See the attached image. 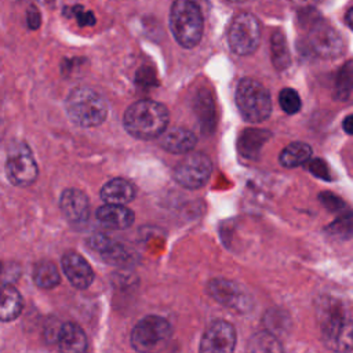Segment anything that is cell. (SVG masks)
Listing matches in <instances>:
<instances>
[{
    "label": "cell",
    "mask_w": 353,
    "mask_h": 353,
    "mask_svg": "<svg viewBox=\"0 0 353 353\" xmlns=\"http://www.w3.org/2000/svg\"><path fill=\"white\" fill-rule=\"evenodd\" d=\"M123 124L125 131L137 139H154L167 131L168 110L160 102L142 99L128 106Z\"/></svg>",
    "instance_id": "6da1fadb"
},
{
    "label": "cell",
    "mask_w": 353,
    "mask_h": 353,
    "mask_svg": "<svg viewBox=\"0 0 353 353\" xmlns=\"http://www.w3.org/2000/svg\"><path fill=\"white\" fill-rule=\"evenodd\" d=\"M320 331L323 343L330 350L335 353L353 350V320L332 299H325L320 309Z\"/></svg>",
    "instance_id": "7a4b0ae2"
},
{
    "label": "cell",
    "mask_w": 353,
    "mask_h": 353,
    "mask_svg": "<svg viewBox=\"0 0 353 353\" xmlns=\"http://www.w3.org/2000/svg\"><path fill=\"white\" fill-rule=\"evenodd\" d=\"M299 22L305 30V44L310 52L321 58H335L343 52L342 36L316 10H305Z\"/></svg>",
    "instance_id": "3957f363"
},
{
    "label": "cell",
    "mask_w": 353,
    "mask_h": 353,
    "mask_svg": "<svg viewBox=\"0 0 353 353\" xmlns=\"http://www.w3.org/2000/svg\"><path fill=\"white\" fill-rule=\"evenodd\" d=\"M65 109L68 117L80 127H97L108 116V103L105 98L94 88L80 85L74 87L66 97Z\"/></svg>",
    "instance_id": "277c9868"
},
{
    "label": "cell",
    "mask_w": 353,
    "mask_h": 353,
    "mask_svg": "<svg viewBox=\"0 0 353 353\" xmlns=\"http://www.w3.org/2000/svg\"><path fill=\"white\" fill-rule=\"evenodd\" d=\"M203 14L199 6L189 0H178L170 11V29L174 39L185 48L196 47L203 36Z\"/></svg>",
    "instance_id": "5b68a950"
},
{
    "label": "cell",
    "mask_w": 353,
    "mask_h": 353,
    "mask_svg": "<svg viewBox=\"0 0 353 353\" xmlns=\"http://www.w3.org/2000/svg\"><path fill=\"white\" fill-rule=\"evenodd\" d=\"M172 338L171 324L160 316L141 319L131 331V346L138 353H160Z\"/></svg>",
    "instance_id": "8992f818"
},
{
    "label": "cell",
    "mask_w": 353,
    "mask_h": 353,
    "mask_svg": "<svg viewBox=\"0 0 353 353\" xmlns=\"http://www.w3.org/2000/svg\"><path fill=\"white\" fill-rule=\"evenodd\" d=\"M236 105L241 117L248 123L265 121L272 113V98L259 81L243 79L236 88Z\"/></svg>",
    "instance_id": "52a82bcc"
},
{
    "label": "cell",
    "mask_w": 353,
    "mask_h": 353,
    "mask_svg": "<svg viewBox=\"0 0 353 353\" xmlns=\"http://www.w3.org/2000/svg\"><path fill=\"white\" fill-rule=\"evenodd\" d=\"M39 174L32 150L25 142L10 145L6 159V175L15 186L32 185Z\"/></svg>",
    "instance_id": "ba28073f"
},
{
    "label": "cell",
    "mask_w": 353,
    "mask_h": 353,
    "mask_svg": "<svg viewBox=\"0 0 353 353\" xmlns=\"http://www.w3.org/2000/svg\"><path fill=\"white\" fill-rule=\"evenodd\" d=\"M261 40V26L258 19L250 12L237 14L229 28L228 41L237 55L252 54Z\"/></svg>",
    "instance_id": "9c48e42d"
},
{
    "label": "cell",
    "mask_w": 353,
    "mask_h": 353,
    "mask_svg": "<svg viewBox=\"0 0 353 353\" xmlns=\"http://www.w3.org/2000/svg\"><path fill=\"white\" fill-rule=\"evenodd\" d=\"M211 160L204 153L186 154L174 168L175 181L188 189H200L211 175Z\"/></svg>",
    "instance_id": "30bf717a"
},
{
    "label": "cell",
    "mask_w": 353,
    "mask_h": 353,
    "mask_svg": "<svg viewBox=\"0 0 353 353\" xmlns=\"http://www.w3.org/2000/svg\"><path fill=\"white\" fill-rule=\"evenodd\" d=\"M236 346V330L225 320L212 321L204 331L199 353H233Z\"/></svg>",
    "instance_id": "8fae6325"
},
{
    "label": "cell",
    "mask_w": 353,
    "mask_h": 353,
    "mask_svg": "<svg viewBox=\"0 0 353 353\" xmlns=\"http://www.w3.org/2000/svg\"><path fill=\"white\" fill-rule=\"evenodd\" d=\"M61 263L68 280L73 287L84 290L91 285L94 280V270L80 254L69 251L63 254Z\"/></svg>",
    "instance_id": "7c38bea8"
},
{
    "label": "cell",
    "mask_w": 353,
    "mask_h": 353,
    "mask_svg": "<svg viewBox=\"0 0 353 353\" xmlns=\"http://www.w3.org/2000/svg\"><path fill=\"white\" fill-rule=\"evenodd\" d=\"M59 205L63 216L73 223L84 222L88 218L90 201L85 193L79 189H74V188L65 189L62 192Z\"/></svg>",
    "instance_id": "4fadbf2b"
},
{
    "label": "cell",
    "mask_w": 353,
    "mask_h": 353,
    "mask_svg": "<svg viewBox=\"0 0 353 353\" xmlns=\"http://www.w3.org/2000/svg\"><path fill=\"white\" fill-rule=\"evenodd\" d=\"M208 292L214 299L221 302L222 305L239 310L245 309V296L243 291L229 280H212L208 284Z\"/></svg>",
    "instance_id": "5bb4252c"
},
{
    "label": "cell",
    "mask_w": 353,
    "mask_h": 353,
    "mask_svg": "<svg viewBox=\"0 0 353 353\" xmlns=\"http://www.w3.org/2000/svg\"><path fill=\"white\" fill-rule=\"evenodd\" d=\"M57 343L59 353H87V336L74 323H65L58 328Z\"/></svg>",
    "instance_id": "9a60e30c"
},
{
    "label": "cell",
    "mask_w": 353,
    "mask_h": 353,
    "mask_svg": "<svg viewBox=\"0 0 353 353\" xmlns=\"http://www.w3.org/2000/svg\"><path fill=\"white\" fill-rule=\"evenodd\" d=\"M98 222L106 228L113 230L127 229L132 225L135 215L134 212L124 207V205H114V204H105L97 210L95 214Z\"/></svg>",
    "instance_id": "2e32d148"
},
{
    "label": "cell",
    "mask_w": 353,
    "mask_h": 353,
    "mask_svg": "<svg viewBox=\"0 0 353 353\" xmlns=\"http://www.w3.org/2000/svg\"><path fill=\"white\" fill-rule=\"evenodd\" d=\"M197 142L196 135L183 127H172L160 137V145L170 153H188L194 149Z\"/></svg>",
    "instance_id": "e0dca14e"
},
{
    "label": "cell",
    "mask_w": 353,
    "mask_h": 353,
    "mask_svg": "<svg viewBox=\"0 0 353 353\" xmlns=\"http://www.w3.org/2000/svg\"><path fill=\"white\" fill-rule=\"evenodd\" d=\"M135 197V186L124 178H113L101 189V199L106 204L124 205Z\"/></svg>",
    "instance_id": "ac0fdd59"
},
{
    "label": "cell",
    "mask_w": 353,
    "mask_h": 353,
    "mask_svg": "<svg viewBox=\"0 0 353 353\" xmlns=\"http://www.w3.org/2000/svg\"><path fill=\"white\" fill-rule=\"evenodd\" d=\"M88 244L92 250L99 252L102 258L109 263H123L127 261V256H128L127 250L103 234L92 236L88 240Z\"/></svg>",
    "instance_id": "d6986e66"
},
{
    "label": "cell",
    "mask_w": 353,
    "mask_h": 353,
    "mask_svg": "<svg viewBox=\"0 0 353 353\" xmlns=\"http://www.w3.org/2000/svg\"><path fill=\"white\" fill-rule=\"evenodd\" d=\"M312 148L305 142H292L280 153V164L287 168H294L310 161Z\"/></svg>",
    "instance_id": "ffe728a7"
},
{
    "label": "cell",
    "mask_w": 353,
    "mask_h": 353,
    "mask_svg": "<svg viewBox=\"0 0 353 353\" xmlns=\"http://www.w3.org/2000/svg\"><path fill=\"white\" fill-rule=\"evenodd\" d=\"M22 296L15 287L11 284L3 285L1 292V307H0V317L3 321H11L19 316L22 312Z\"/></svg>",
    "instance_id": "44dd1931"
},
{
    "label": "cell",
    "mask_w": 353,
    "mask_h": 353,
    "mask_svg": "<svg viewBox=\"0 0 353 353\" xmlns=\"http://www.w3.org/2000/svg\"><path fill=\"white\" fill-rule=\"evenodd\" d=\"M33 281L40 288H54L59 284L61 276L54 262L48 259H41L33 266Z\"/></svg>",
    "instance_id": "7402d4cb"
},
{
    "label": "cell",
    "mask_w": 353,
    "mask_h": 353,
    "mask_svg": "<svg viewBox=\"0 0 353 353\" xmlns=\"http://www.w3.org/2000/svg\"><path fill=\"white\" fill-rule=\"evenodd\" d=\"M353 92V59L345 62L335 76L334 98L346 101Z\"/></svg>",
    "instance_id": "603a6c76"
},
{
    "label": "cell",
    "mask_w": 353,
    "mask_h": 353,
    "mask_svg": "<svg viewBox=\"0 0 353 353\" xmlns=\"http://www.w3.org/2000/svg\"><path fill=\"white\" fill-rule=\"evenodd\" d=\"M270 50H272V61L274 68L279 70L287 69L291 63V57H290L285 37L281 32L273 33L272 41H270Z\"/></svg>",
    "instance_id": "cb8c5ba5"
},
{
    "label": "cell",
    "mask_w": 353,
    "mask_h": 353,
    "mask_svg": "<svg viewBox=\"0 0 353 353\" xmlns=\"http://www.w3.org/2000/svg\"><path fill=\"white\" fill-rule=\"evenodd\" d=\"M325 232L338 240H349L353 237V212L343 211L338 218L325 228Z\"/></svg>",
    "instance_id": "d4e9b609"
},
{
    "label": "cell",
    "mask_w": 353,
    "mask_h": 353,
    "mask_svg": "<svg viewBox=\"0 0 353 353\" xmlns=\"http://www.w3.org/2000/svg\"><path fill=\"white\" fill-rule=\"evenodd\" d=\"M269 138V131L263 130H247L241 135L240 148L241 153L245 157H254L255 153L259 152L262 143Z\"/></svg>",
    "instance_id": "484cf974"
},
{
    "label": "cell",
    "mask_w": 353,
    "mask_h": 353,
    "mask_svg": "<svg viewBox=\"0 0 353 353\" xmlns=\"http://www.w3.org/2000/svg\"><path fill=\"white\" fill-rule=\"evenodd\" d=\"M248 353H283V350L276 336L269 332H259L251 338Z\"/></svg>",
    "instance_id": "4316f807"
},
{
    "label": "cell",
    "mask_w": 353,
    "mask_h": 353,
    "mask_svg": "<svg viewBox=\"0 0 353 353\" xmlns=\"http://www.w3.org/2000/svg\"><path fill=\"white\" fill-rule=\"evenodd\" d=\"M279 103L287 114H295L301 110L302 102L299 94L290 87H285L279 94Z\"/></svg>",
    "instance_id": "83f0119b"
},
{
    "label": "cell",
    "mask_w": 353,
    "mask_h": 353,
    "mask_svg": "<svg viewBox=\"0 0 353 353\" xmlns=\"http://www.w3.org/2000/svg\"><path fill=\"white\" fill-rule=\"evenodd\" d=\"M319 200H320V203H321L327 210H330V211H335V212H339V214H342L343 211H346V210H345V208H346L345 201H343L341 197H338L336 194L331 193V192H323V193H320V194H319Z\"/></svg>",
    "instance_id": "f1b7e54d"
},
{
    "label": "cell",
    "mask_w": 353,
    "mask_h": 353,
    "mask_svg": "<svg viewBox=\"0 0 353 353\" xmlns=\"http://www.w3.org/2000/svg\"><path fill=\"white\" fill-rule=\"evenodd\" d=\"M307 170L317 178L320 179H324V181H332V175H331V171L327 165V163L321 159H314V160H310L307 163Z\"/></svg>",
    "instance_id": "f546056e"
},
{
    "label": "cell",
    "mask_w": 353,
    "mask_h": 353,
    "mask_svg": "<svg viewBox=\"0 0 353 353\" xmlns=\"http://www.w3.org/2000/svg\"><path fill=\"white\" fill-rule=\"evenodd\" d=\"M72 14L76 17L77 22L80 26H88V25H94L95 23V17L94 14L88 10H84L81 6H74L72 8Z\"/></svg>",
    "instance_id": "4dcf8cb0"
},
{
    "label": "cell",
    "mask_w": 353,
    "mask_h": 353,
    "mask_svg": "<svg viewBox=\"0 0 353 353\" xmlns=\"http://www.w3.org/2000/svg\"><path fill=\"white\" fill-rule=\"evenodd\" d=\"M26 22H28V26L29 29H37L41 23V15H40V11L36 6H30L28 8V12H26Z\"/></svg>",
    "instance_id": "1f68e13d"
},
{
    "label": "cell",
    "mask_w": 353,
    "mask_h": 353,
    "mask_svg": "<svg viewBox=\"0 0 353 353\" xmlns=\"http://www.w3.org/2000/svg\"><path fill=\"white\" fill-rule=\"evenodd\" d=\"M342 128L346 134L349 135H353V114H349L343 119L342 121Z\"/></svg>",
    "instance_id": "d6a6232c"
},
{
    "label": "cell",
    "mask_w": 353,
    "mask_h": 353,
    "mask_svg": "<svg viewBox=\"0 0 353 353\" xmlns=\"http://www.w3.org/2000/svg\"><path fill=\"white\" fill-rule=\"evenodd\" d=\"M345 19H346V23H347V26H349V28L353 30V7L347 10Z\"/></svg>",
    "instance_id": "836d02e7"
}]
</instances>
